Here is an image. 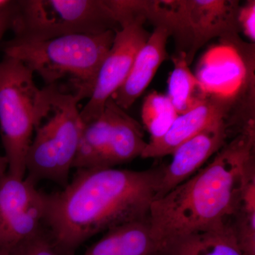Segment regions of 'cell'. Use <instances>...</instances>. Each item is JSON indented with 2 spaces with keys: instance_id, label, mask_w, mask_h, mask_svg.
Returning <instances> with one entry per match:
<instances>
[{
  "instance_id": "cell-23",
  "label": "cell",
  "mask_w": 255,
  "mask_h": 255,
  "mask_svg": "<svg viewBox=\"0 0 255 255\" xmlns=\"http://www.w3.org/2000/svg\"><path fill=\"white\" fill-rule=\"evenodd\" d=\"M11 252V255H23L22 253L18 249V248H16V249L11 250L10 251Z\"/></svg>"
},
{
  "instance_id": "cell-21",
  "label": "cell",
  "mask_w": 255,
  "mask_h": 255,
  "mask_svg": "<svg viewBox=\"0 0 255 255\" xmlns=\"http://www.w3.org/2000/svg\"><path fill=\"white\" fill-rule=\"evenodd\" d=\"M16 0H9L4 7L0 9V42L8 30H11L15 13Z\"/></svg>"
},
{
  "instance_id": "cell-17",
  "label": "cell",
  "mask_w": 255,
  "mask_h": 255,
  "mask_svg": "<svg viewBox=\"0 0 255 255\" xmlns=\"http://www.w3.org/2000/svg\"><path fill=\"white\" fill-rule=\"evenodd\" d=\"M174 68L167 80V97L177 114H182L194 108L209 94L190 70L185 53L179 52L172 58Z\"/></svg>"
},
{
  "instance_id": "cell-10",
  "label": "cell",
  "mask_w": 255,
  "mask_h": 255,
  "mask_svg": "<svg viewBox=\"0 0 255 255\" xmlns=\"http://www.w3.org/2000/svg\"><path fill=\"white\" fill-rule=\"evenodd\" d=\"M228 119H221L211 124L183 142L172 152V160L163 167L156 199L165 195L194 175L211 156L227 143L231 128Z\"/></svg>"
},
{
  "instance_id": "cell-3",
  "label": "cell",
  "mask_w": 255,
  "mask_h": 255,
  "mask_svg": "<svg viewBox=\"0 0 255 255\" xmlns=\"http://www.w3.org/2000/svg\"><path fill=\"white\" fill-rule=\"evenodd\" d=\"M116 31L74 34L38 42H3L4 56L21 61L46 86L55 85L79 101L90 99L99 70L112 48Z\"/></svg>"
},
{
  "instance_id": "cell-8",
  "label": "cell",
  "mask_w": 255,
  "mask_h": 255,
  "mask_svg": "<svg viewBox=\"0 0 255 255\" xmlns=\"http://www.w3.org/2000/svg\"><path fill=\"white\" fill-rule=\"evenodd\" d=\"M46 194L29 179L0 177V248L11 251L41 229Z\"/></svg>"
},
{
  "instance_id": "cell-11",
  "label": "cell",
  "mask_w": 255,
  "mask_h": 255,
  "mask_svg": "<svg viewBox=\"0 0 255 255\" xmlns=\"http://www.w3.org/2000/svg\"><path fill=\"white\" fill-rule=\"evenodd\" d=\"M236 98L209 94L194 108L179 114L162 137L147 142L142 158H159L171 155L181 144L210 125L228 119Z\"/></svg>"
},
{
  "instance_id": "cell-24",
  "label": "cell",
  "mask_w": 255,
  "mask_h": 255,
  "mask_svg": "<svg viewBox=\"0 0 255 255\" xmlns=\"http://www.w3.org/2000/svg\"><path fill=\"white\" fill-rule=\"evenodd\" d=\"M0 255H11V252L8 250L0 248Z\"/></svg>"
},
{
  "instance_id": "cell-16",
  "label": "cell",
  "mask_w": 255,
  "mask_h": 255,
  "mask_svg": "<svg viewBox=\"0 0 255 255\" xmlns=\"http://www.w3.org/2000/svg\"><path fill=\"white\" fill-rule=\"evenodd\" d=\"M240 249L255 255V162L247 169L236 209L229 220Z\"/></svg>"
},
{
  "instance_id": "cell-14",
  "label": "cell",
  "mask_w": 255,
  "mask_h": 255,
  "mask_svg": "<svg viewBox=\"0 0 255 255\" xmlns=\"http://www.w3.org/2000/svg\"><path fill=\"white\" fill-rule=\"evenodd\" d=\"M160 251L148 218L109 230L83 255H159Z\"/></svg>"
},
{
  "instance_id": "cell-19",
  "label": "cell",
  "mask_w": 255,
  "mask_h": 255,
  "mask_svg": "<svg viewBox=\"0 0 255 255\" xmlns=\"http://www.w3.org/2000/svg\"><path fill=\"white\" fill-rule=\"evenodd\" d=\"M23 255H56L50 238L43 229L18 247Z\"/></svg>"
},
{
  "instance_id": "cell-5",
  "label": "cell",
  "mask_w": 255,
  "mask_h": 255,
  "mask_svg": "<svg viewBox=\"0 0 255 255\" xmlns=\"http://www.w3.org/2000/svg\"><path fill=\"white\" fill-rule=\"evenodd\" d=\"M120 28L106 0H16L11 30L15 41L38 42Z\"/></svg>"
},
{
  "instance_id": "cell-12",
  "label": "cell",
  "mask_w": 255,
  "mask_h": 255,
  "mask_svg": "<svg viewBox=\"0 0 255 255\" xmlns=\"http://www.w3.org/2000/svg\"><path fill=\"white\" fill-rule=\"evenodd\" d=\"M171 36L168 30L155 26L147 41L140 48L124 81L112 98L124 110L130 108L145 92L157 70L168 58L167 41Z\"/></svg>"
},
{
  "instance_id": "cell-18",
  "label": "cell",
  "mask_w": 255,
  "mask_h": 255,
  "mask_svg": "<svg viewBox=\"0 0 255 255\" xmlns=\"http://www.w3.org/2000/svg\"><path fill=\"white\" fill-rule=\"evenodd\" d=\"M178 115L167 95L153 91L146 96L142 103L141 118L142 124L150 133L149 141L162 137Z\"/></svg>"
},
{
  "instance_id": "cell-6",
  "label": "cell",
  "mask_w": 255,
  "mask_h": 255,
  "mask_svg": "<svg viewBox=\"0 0 255 255\" xmlns=\"http://www.w3.org/2000/svg\"><path fill=\"white\" fill-rule=\"evenodd\" d=\"M41 89L21 61L4 56L0 62V131L7 173L24 179L26 158L37 121Z\"/></svg>"
},
{
  "instance_id": "cell-22",
  "label": "cell",
  "mask_w": 255,
  "mask_h": 255,
  "mask_svg": "<svg viewBox=\"0 0 255 255\" xmlns=\"http://www.w3.org/2000/svg\"><path fill=\"white\" fill-rule=\"evenodd\" d=\"M8 162L5 156L0 155V177L7 172Z\"/></svg>"
},
{
  "instance_id": "cell-20",
  "label": "cell",
  "mask_w": 255,
  "mask_h": 255,
  "mask_svg": "<svg viewBox=\"0 0 255 255\" xmlns=\"http://www.w3.org/2000/svg\"><path fill=\"white\" fill-rule=\"evenodd\" d=\"M240 30L253 43L255 41V1L250 0L240 6L238 14Z\"/></svg>"
},
{
  "instance_id": "cell-7",
  "label": "cell",
  "mask_w": 255,
  "mask_h": 255,
  "mask_svg": "<svg viewBox=\"0 0 255 255\" xmlns=\"http://www.w3.org/2000/svg\"><path fill=\"white\" fill-rule=\"evenodd\" d=\"M239 9V1L229 0L161 1L157 23L181 45L189 46L186 60L190 65L198 50L211 38L237 41Z\"/></svg>"
},
{
  "instance_id": "cell-13",
  "label": "cell",
  "mask_w": 255,
  "mask_h": 255,
  "mask_svg": "<svg viewBox=\"0 0 255 255\" xmlns=\"http://www.w3.org/2000/svg\"><path fill=\"white\" fill-rule=\"evenodd\" d=\"M159 255H244L229 221L171 238Z\"/></svg>"
},
{
  "instance_id": "cell-9",
  "label": "cell",
  "mask_w": 255,
  "mask_h": 255,
  "mask_svg": "<svg viewBox=\"0 0 255 255\" xmlns=\"http://www.w3.org/2000/svg\"><path fill=\"white\" fill-rule=\"evenodd\" d=\"M144 16L128 20L116 31L112 48L99 70L91 97L80 111L82 123L98 118L109 99L123 85L140 48L150 36Z\"/></svg>"
},
{
  "instance_id": "cell-2",
  "label": "cell",
  "mask_w": 255,
  "mask_h": 255,
  "mask_svg": "<svg viewBox=\"0 0 255 255\" xmlns=\"http://www.w3.org/2000/svg\"><path fill=\"white\" fill-rule=\"evenodd\" d=\"M255 124L251 119L204 168L151 204V232L166 241L229 221L245 174L255 162Z\"/></svg>"
},
{
  "instance_id": "cell-15",
  "label": "cell",
  "mask_w": 255,
  "mask_h": 255,
  "mask_svg": "<svg viewBox=\"0 0 255 255\" xmlns=\"http://www.w3.org/2000/svg\"><path fill=\"white\" fill-rule=\"evenodd\" d=\"M112 113L110 141L106 152L105 167L110 168L141 157L147 147L142 127L135 119L109 99Z\"/></svg>"
},
{
  "instance_id": "cell-1",
  "label": "cell",
  "mask_w": 255,
  "mask_h": 255,
  "mask_svg": "<svg viewBox=\"0 0 255 255\" xmlns=\"http://www.w3.org/2000/svg\"><path fill=\"white\" fill-rule=\"evenodd\" d=\"M163 167L78 169L63 190L46 194L43 223L54 249L70 255L99 233L148 219Z\"/></svg>"
},
{
  "instance_id": "cell-4",
  "label": "cell",
  "mask_w": 255,
  "mask_h": 255,
  "mask_svg": "<svg viewBox=\"0 0 255 255\" xmlns=\"http://www.w3.org/2000/svg\"><path fill=\"white\" fill-rule=\"evenodd\" d=\"M34 138L26 155V179L65 187L78 152L82 128L78 99L51 85L41 89Z\"/></svg>"
},
{
  "instance_id": "cell-25",
  "label": "cell",
  "mask_w": 255,
  "mask_h": 255,
  "mask_svg": "<svg viewBox=\"0 0 255 255\" xmlns=\"http://www.w3.org/2000/svg\"><path fill=\"white\" fill-rule=\"evenodd\" d=\"M9 2V0H0V9L6 6Z\"/></svg>"
}]
</instances>
